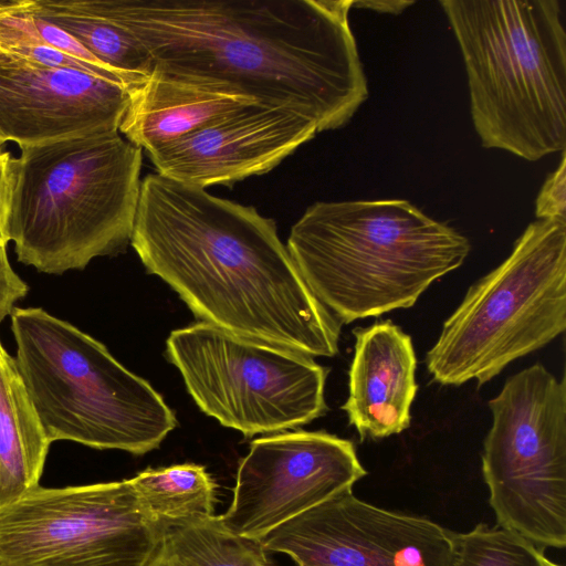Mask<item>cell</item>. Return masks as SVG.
<instances>
[{"label":"cell","mask_w":566,"mask_h":566,"mask_svg":"<svg viewBox=\"0 0 566 566\" xmlns=\"http://www.w3.org/2000/svg\"><path fill=\"white\" fill-rule=\"evenodd\" d=\"M127 31L154 69L228 83L286 107L319 133L368 96L350 0H83Z\"/></svg>","instance_id":"obj_1"},{"label":"cell","mask_w":566,"mask_h":566,"mask_svg":"<svg viewBox=\"0 0 566 566\" xmlns=\"http://www.w3.org/2000/svg\"><path fill=\"white\" fill-rule=\"evenodd\" d=\"M130 244L201 322L311 357L338 353L340 323L306 285L274 220L254 207L148 174Z\"/></svg>","instance_id":"obj_2"},{"label":"cell","mask_w":566,"mask_h":566,"mask_svg":"<svg viewBox=\"0 0 566 566\" xmlns=\"http://www.w3.org/2000/svg\"><path fill=\"white\" fill-rule=\"evenodd\" d=\"M287 251L306 285L342 324L409 308L469 255V240L406 200L316 202Z\"/></svg>","instance_id":"obj_3"},{"label":"cell","mask_w":566,"mask_h":566,"mask_svg":"<svg viewBox=\"0 0 566 566\" xmlns=\"http://www.w3.org/2000/svg\"><path fill=\"white\" fill-rule=\"evenodd\" d=\"M486 148L526 160L566 146V33L557 0H442Z\"/></svg>","instance_id":"obj_4"},{"label":"cell","mask_w":566,"mask_h":566,"mask_svg":"<svg viewBox=\"0 0 566 566\" xmlns=\"http://www.w3.org/2000/svg\"><path fill=\"white\" fill-rule=\"evenodd\" d=\"M143 149L119 132L24 147L13 159L9 239L48 274L83 270L130 243Z\"/></svg>","instance_id":"obj_5"},{"label":"cell","mask_w":566,"mask_h":566,"mask_svg":"<svg viewBox=\"0 0 566 566\" xmlns=\"http://www.w3.org/2000/svg\"><path fill=\"white\" fill-rule=\"evenodd\" d=\"M14 361L48 440L135 455L157 449L175 412L106 346L41 307L10 313Z\"/></svg>","instance_id":"obj_6"},{"label":"cell","mask_w":566,"mask_h":566,"mask_svg":"<svg viewBox=\"0 0 566 566\" xmlns=\"http://www.w3.org/2000/svg\"><path fill=\"white\" fill-rule=\"evenodd\" d=\"M566 328V221L539 219L470 286L426 354L433 380L480 386Z\"/></svg>","instance_id":"obj_7"},{"label":"cell","mask_w":566,"mask_h":566,"mask_svg":"<svg viewBox=\"0 0 566 566\" xmlns=\"http://www.w3.org/2000/svg\"><path fill=\"white\" fill-rule=\"evenodd\" d=\"M482 474L497 525L536 546L566 545V382L534 364L489 400Z\"/></svg>","instance_id":"obj_8"},{"label":"cell","mask_w":566,"mask_h":566,"mask_svg":"<svg viewBox=\"0 0 566 566\" xmlns=\"http://www.w3.org/2000/svg\"><path fill=\"white\" fill-rule=\"evenodd\" d=\"M165 355L201 411L248 438L295 429L327 411L328 370L311 356L203 322L172 331Z\"/></svg>","instance_id":"obj_9"},{"label":"cell","mask_w":566,"mask_h":566,"mask_svg":"<svg viewBox=\"0 0 566 566\" xmlns=\"http://www.w3.org/2000/svg\"><path fill=\"white\" fill-rule=\"evenodd\" d=\"M167 528L129 479L38 485L0 507V566H148Z\"/></svg>","instance_id":"obj_10"},{"label":"cell","mask_w":566,"mask_h":566,"mask_svg":"<svg viewBox=\"0 0 566 566\" xmlns=\"http://www.w3.org/2000/svg\"><path fill=\"white\" fill-rule=\"evenodd\" d=\"M366 474L348 439L304 430L258 438L239 463L232 500L219 517L231 533L259 542L293 517L353 492Z\"/></svg>","instance_id":"obj_11"},{"label":"cell","mask_w":566,"mask_h":566,"mask_svg":"<svg viewBox=\"0 0 566 566\" xmlns=\"http://www.w3.org/2000/svg\"><path fill=\"white\" fill-rule=\"evenodd\" d=\"M452 531L428 518L357 499L333 497L275 527L259 542L295 566H449Z\"/></svg>","instance_id":"obj_12"},{"label":"cell","mask_w":566,"mask_h":566,"mask_svg":"<svg viewBox=\"0 0 566 566\" xmlns=\"http://www.w3.org/2000/svg\"><path fill=\"white\" fill-rule=\"evenodd\" d=\"M127 104L120 83L0 50V145L11 142L21 149L118 132Z\"/></svg>","instance_id":"obj_13"},{"label":"cell","mask_w":566,"mask_h":566,"mask_svg":"<svg viewBox=\"0 0 566 566\" xmlns=\"http://www.w3.org/2000/svg\"><path fill=\"white\" fill-rule=\"evenodd\" d=\"M318 127L286 107L254 103L147 150L156 172L207 188L271 171Z\"/></svg>","instance_id":"obj_14"},{"label":"cell","mask_w":566,"mask_h":566,"mask_svg":"<svg viewBox=\"0 0 566 566\" xmlns=\"http://www.w3.org/2000/svg\"><path fill=\"white\" fill-rule=\"evenodd\" d=\"M353 333L348 398L342 409L361 440L398 434L410 426L418 390L411 337L389 319Z\"/></svg>","instance_id":"obj_15"},{"label":"cell","mask_w":566,"mask_h":566,"mask_svg":"<svg viewBox=\"0 0 566 566\" xmlns=\"http://www.w3.org/2000/svg\"><path fill=\"white\" fill-rule=\"evenodd\" d=\"M127 93L118 132L145 151L259 103L228 83L157 69Z\"/></svg>","instance_id":"obj_16"},{"label":"cell","mask_w":566,"mask_h":566,"mask_svg":"<svg viewBox=\"0 0 566 566\" xmlns=\"http://www.w3.org/2000/svg\"><path fill=\"white\" fill-rule=\"evenodd\" d=\"M48 440L17 368L0 340V478L2 506L39 485Z\"/></svg>","instance_id":"obj_17"},{"label":"cell","mask_w":566,"mask_h":566,"mask_svg":"<svg viewBox=\"0 0 566 566\" xmlns=\"http://www.w3.org/2000/svg\"><path fill=\"white\" fill-rule=\"evenodd\" d=\"M28 10L73 35L132 86L154 70L149 54L127 31L93 13L82 0H29ZM127 87V88H128Z\"/></svg>","instance_id":"obj_18"},{"label":"cell","mask_w":566,"mask_h":566,"mask_svg":"<svg viewBox=\"0 0 566 566\" xmlns=\"http://www.w3.org/2000/svg\"><path fill=\"white\" fill-rule=\"evenodd\" d=\"M129 482L144 510L168 528L214 515L217 484L203 465L147 468Z\"/></svg>","instance_id":"obj_19"},{"label":"cell","mask_w":566,"mask_h":566,"mask_svg":"<svg viewBox=\"0 0 566 566\" xmlns=\"http://www.w3.org/2000/svg\"><path fill=\"white\" fill-rule=\"evenodd\" d=\"M148 566H269L260 542L228 531L217 515L167 528Z\"/></svg>","instance_id":"obj_20"},{"label":"cell","mask_w":566,"mask_h":566,"mask_svg":"<svg viewBox=\"0 0 566 566\" xmlns=\"http://www.w3.org/2000/svg\"><path fill=\"white\" fill-rule=\"evenodd\" d=\"M449 566H559L543 548L507 528L480 523L465 533L452 532Z\"/></svg>","instance_id":"obj_21"},{"label":"cell","mask_w":566,"mask_h":566,"mask_svg":"<svg viewBox=\"0 0 566 566\" xmlns=\"http://www.w3.org/2000/svg\"><path fill=\"white\" fill-rule=\"evenodd\" d=\"M566 159L563 151L558 168L545 180L536 199V217L538 219H556L566 221Z\"/></svg>","instance_id":"obj_22"},{"label":"cell","mask_w":566,"mask_h":566,"mask_svg":"<svg viewBox=\"0 0 566 566\" xmlns=\"http://www.w3.org/2000/svg\"><path fill=\"white\" fill-rule=\"evenodd\" d=\"M29 291L28 284L12 269L6 247L0 245V323L12 312L14 304Z\"/></svg>","instance_id":"obj_23"},{"label":"cell","mask_w":566,"mask_h":566,"mask_svg":"<svg viewBox=\"0 0 566 566\" xmlns=\"http://www.w3.org/2000/svg\"><path fill=\"white\" fill-rule=\"evenodd\" d=\"M13 159L11 151L0 145V245L6 247L9 239V217L13 192Z\"/></svg>","instance_id":"obj_24"},{"label":"cell","mask_w":566,"mask_h":566,"mask_svg":"<svg viewBox=\"0 0 566 566\" xmlns=\"http://www.w3.org/2000/svg\"><path fill=\"white\" fill-rule=\"evenodd\" d=\"M412 1H353V6L358 8H367L378 12L387 13H400L408 6L412 4Z\"/></svg>","instance_id":"obj_25"},{"label":"cell","mask_w":566,"mask_h":566,"mask_svg":"<svg viewBox=\"0 0 566 566\" xmlns=\"http://www.w3.org/2000/svg\"><path fill=\"white\" fill-rule=\"evenodd\" d=\"M8 0H0V12L6 8Z\"/></svg>","instance_id":"obj_26"},{"label":"cell","mask_w":566,"mask_h":566,"mask_svg":"<svg viewBox=\"0 0 566 566\" xmlns=\"http://www.w3.org/2000/svg\"><path fill=\"white\" fill-rule=\"evenodd\" d=\"M2 506V501H1V478H0V507Z\"/></svg>","instance_id":"obj_27"},{"label":"cell","mask_w":566,"mask_h":566,"mask_svg":"<svg viewBox=\"0 0 566 566\" xmlns=\"http://www.w3.org/2000/svg\"><path fill=\"white\" fill-rule=\"evenodd\" d=\"M270 566V565H269Z\"/></svg>","instance_id":"obj_28"}]
</instances>
